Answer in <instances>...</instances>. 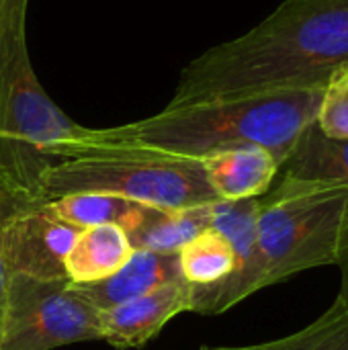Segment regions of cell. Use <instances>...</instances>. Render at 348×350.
Here are the masks:
<instances>
[{
	"instance_id": "obj_1",
	"label": "cell",
	"mask_w": 348,
	"mask_h": 350,
	"mask_svg": "<svg viewBox=\"0 0 348 350\" xmlns=\"http://www.w3.org/2000/svg\"><path fill=\"white\" fill-rule=\"evenodd\" d=\"M348 66V0H285L187 64L168 105L324 88Z\"/></svg>"
},
{
	"instance_id": "obj_2",
	"label": "cell",
	"mask_w": 348,
	"mask_h": 350,
	"mask_svg": "<svg viewBox=\"0 0 348 350\" xmlns=\"http://www.w3.org/2000/svg\"><path fill=\"white\" fill-rule=\"evenodd\" d=\"M320 98L322 88H302L166 105L160 113L125 125L82 127L74 139L51 152V160L96 148L148 150L201 160L224 150L260 146L283 166L304 129L316 121Z\"/></svg>"
},
{
	"instance_id": "obj_3",
	"label": "cell",
	"mask_w": 348,
	"mask_h": 350,
	"mask_svg": "<svg viewBox=\"0 0 348 350\" xmlns=\"http://www.w3.org/2000/svg\"><path fill=\"white\" fill-rule=\"evenodd\" d=\"M252 252L228 279L193 287L191 312L222 314L297 273L336 265L348 217V189L281 178L263 195Z\"/></svg>"
},
{
	"instance_id": "obj_4",
	"label": "cell",
	"mask_w": 348,
	"mask_h": 350,
	"mask_svg": "<svg viewBox=\"0 0 348 350\" xmlns=\"http://www.w3.org/2000/svg\"><path fill=\"white\" fill-rule=\"evenodd\" d=\"M39 183L49 199L103 193L162 209L217 201L201 160L129 148H96L51 160Z\"/></svg>"
},
{
	"instance_id": "obj_5",
	"label": "cell",
	"mask_w": 348,
	"mask_h": 350,
	"mask_svg": "<svg viewBox=\"0 0 348 350\" xmlns=\"http://www.w3.org/2000/svg\"><path fill=\"white\" fill-rule=\"evenodd\" d=\"M29 0H0V164L39 178L51 152L78 135L43 90L27 45Z\"/></svg>"
},
{
	"instance_id": "obj_6",
	"label": "cell",
	"mask_w": 348,
	"mask_h": 350,
	"mask_svg": "<svg viewBox=\"0 0 348 350\" xmlns=\"http://www.w3.org/2000/svg\"><path fill=\"white\" fill-rule=\"evenodd\" d=\"M101 340V312L68 281L10 275L0 310V350H51Z\"/></svg>"
},
{
	"instance_id": "obj_7",
	"label": "cell",
	"mask_w": 348,
	"mask_h": 350,
	"mask_svg": "<svg viewBox=\"0 0 348 350\" xmlns=\"http://www.w3.org/2000/svg\"><path fill=\"white\" fill-rule=\"evenodd\" d=\"M47 201L49 197L35 199L6 219L2 228V260L8 277L68 281L64 262L80 230L57 219Z\"/></svg>"
},
{
	"instance_id": "obj_8",
	"label": "cell",
	"mask_w": 348,
	"mask_h": 350,
	"mask_svg": "<svg viewBox=\"0 0 348 350\" xmlns=\"http://www.w3.org/2000/svg\"><path fill=\"white\" fill-rule=\"evenodd\" d=\"M193 308V285L174 281L142 297L101 312V340L117 349H137L170 320Z\"/></svg>"
},
{
	"instance_id": "obj_9",
	"label": "cell",
	"mask_w": 348,
	"mask_h": 350,
	"mask_svg": "<svg viewBox=\"0 0 348 350\" xmlns=\"http://www.w3.org/2000/svg\"><path fill=\"white\" fill-rule=\"evenodd\" d=\"M174 281H183L178 254L133 250L131 258L115 275L92 285H70L84 301L103 312Z\"/></svg>"
},
{
	"instance_id": "obj_10",
	"label": "cell",
	"mask_w": 348,
	"mask_h": 350,
	"mask_svg": "<svg viewBox=\"0 0 348 350\" xmlns=\"http://www.w3.org/2000/svg\"><path fill=\"white\" fill-rule=\"evenodd\" d=\"M205 176L222 201L258 199L273 187L281 166L260 146H242L201 158Z\"/></svg>"
},
{
	"instance_id": "obj_11",
	"label": "cell",
	"mask_w": 348,
	"mask_h": 350,
	"mask_svg": "<svg viewBox=\"0 0 348 350\" xmlns=\"http://www.w3.org/2000/svg\"><path fill=\"white\" fill-rule=\"evenodd\" d=\"M215 203V201H213ZM195 205L185 209H162L142 205L125 234L133 250L160 254H178V250L211 228V205Z\"/></svg>"
},
{
	"instance_id": "obj_12",
	"label": "cell",
	"mask_w": 348,
	"mask_h": 350,
	"mask_svg": "<svg viewBox=\"0 0 348 350\" xmlns=\"http://www.w3.org/2000/svg\"><path fill=\"white\" fill-rule=\"evenodd\" d=\"M133 254L127 234L113 224L92 226L78 232L68 256L66 279L72 285H92L115 275Z\"/></svg>"
},
{
	"instance_id": "obj_13",
	"label": "cell",
	"mask_w": 348,
	"mask_h": 350,
	"mask_svg": "<svg viewBox=\"0 0 348 350\" xmlns=\"http://www.w3.org/2000/svg\"><path fill=\"white\" fill-rule=\"evenodd\" d=\"M279 172L289 180L348 189V139L328 137L310 123Z\"/></svg>"
},
{
	"instance_id": "obj_14",
	"label": "cell",
	"mask_w": 348,
	"mask_h": 350,
	"mask_svg": "<svg viewBox=\"0 0 348 350\" xmlns=\"http://www.w3.org/2000/svg\"><path fill=\"white\" fill-rule=\"evenodd\" d=\"M178 267L185 283L193 287L215 285L236 271L238 256L222 232L207 228L178 250Z\"/></svg>"
},
{
	"instance_id": "obj_15",
	"label": "cell",
	"mask_w": 348,
	"mask_h": 350,
	"mask_svg": "<svg viewBox=\"0 0 348 350\" xmlns=\"http://www.w3.org/2000/svg\"><path fill=\"white\" fill-rule=\"evenodd\" d=\"M47 207L57 219H62V221L78 228V230L103 226V224H113L125 232L127 226L137 215L142 205L127 201L123 197H115V195L74 193V195L49 199Z\"/></svg>"
},
{
	"instance_id": "obj_16",
	"label": "cell",
	"mask_w": 348,
	"mask_h": 350,
	"mask_svg": "<svg viewBox=\"0 0 348 350\" xmlns=\"http://www.w3.org/2000/svg\"><path fill=\"white\" fill-rule=\"evenodd\" d=\"M213 350H348V299L338 297L310 326L277 340Z\"/></svg>"
},
{
	"instance_id": "obj_17",
	"label": "cell",
	"mask_w": 348,
	"mask_h": 350,
	"mask_svg": "<svg viewBox=\"0 0 348 350\" xmlns=\"http://www.w3.org/2000/svg\"><path fill=\"white\" fill-rule=\"evenodd\" d=\"M258 199H242V201L217 199L211 205V228H215L230 240L238 256V267L248 260L254 246L256 219L260 209Z\"/></svg>"
},
{
	"instance_id": "obj_18",
	"label": "cell",
	"mask_w": 348,
	"mask_h": 350,
	"mask_svg": "<svg viewBox=\"0 0 348 350\" xmlns=\"http://www.w3.org/2000/svg\"><path fill=\"white\" fill-rule=\"evenodd\" d=\"M41 197H47V195L37 176L18 172L10 166L0 164V310H2L4 291L8 283V275H6L4 260H2V228L16 209Z\"/></svg>"
},
{
	"instance_id": "obj_19",
	"label": "cell",
	"mask_w": 348,
	"mask_h": 350,
	"mask_svg": "<svg viewBox=\"0 0 348 350\" xmlns=\"http://www.w3.org/2000/svg\"><path fill=\"white\" fill-rule=\"evenodd\" d=\"M314 123L328 137L348 139V66L338 70L322 88Z\"/></svg>"
},
{
	"instance_id": "obj_20",
	"label": "cell",
	"mask_w": 348,
	"mask_h": 350,
	"mask_svg": "<svg viewBox=\"0 0 348 350\" xmlns=\"http://www.w3.org/2000/svg\"><path fill=\"white\" fill-rule=\"evenodd\" d=\"M336 267L340 269V291H338V297L348 299V217L345 232H343V240H340V250H338Z\"/></svg>"
},
{
	"instance_id": "obj_21",
	"label": "cell",
	"mask_w": 348,
	"mask_h": 350,
	"mask_svg": "<svg viewBox=\"0 0 348 350\" xmlns=\"http://www.w3.org/2000/svg\"><path fill=\"white\" fill-rule=\"evenodd\" d=\"M201 350H213V349H209V347H203V349Z\"/></svg>"
}]
</instances>
